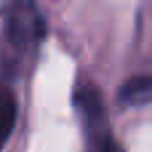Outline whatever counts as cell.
Here are the masks:
<instances>
[{
  "mask_svg": "<svg viewBox=\"0 0 152 152\" xmlns=\"http://www.w3.org/2000/svg\"><path fill=\"white\" fill-rule=\"evenodd\" d=\"M120 99H123V104H144V102H150L152 99V75L131 77L123 86Z\"/></svg>",
  "mask_w": 152,
  "mask_h": 152,
  "instance_id": "obj_4",
  "label": "cell"
},
{
  "mask_svg": "<svg viewBox=\"0 0 152 152\" xmlns=\"http://www.w3.org/2000/svg\"><path fill=\"white\" fill-rule=\"evenodd\" d=\"M43 32L45 27H43V16L37 13V8L27 0H16L8 11V24H5L8 43L19 53H27L29 48H37Z\"/></svg>",
  "mask_w": 152,
  "mask_h": 152,
  "instance_id": "obj_2",
  "label": "cell"
},
{
  "mask_svg": "<svg viewBox=\"0 0 152 152\" xmlns=\"http://www.w3.org/2000/svg\"><path fill=\"white\" fill-rule=\"evenodd\" d=\"M75 107L80 115V126H83L86 152H123L120 142L112 134V126H110L107 112H104V102H102L99 91L94 88V83L77 86Z\"/></svg>",
  "mask_w": 152,
  "mask_h": 152,
  "instance_id": "obj_1",
  "label": "cell"
},
{
  "mask_svg": "<svg viewBox=\"0 0 152 152\" xmlns=\"http://www.w3.org/2000/svg\"><path fill=\"white\" fill-rule=\"evenodd\" d=\"M16 126V96L8 88H0V150L8 144Z\"/></svg>",
  "mask_w": 152,
  "mask_h": 152,
  "instance_id": "obj_3",
  "label": "cell"
}]
</instances>
